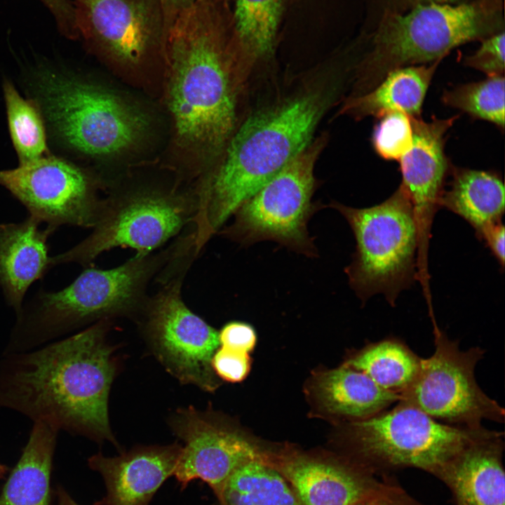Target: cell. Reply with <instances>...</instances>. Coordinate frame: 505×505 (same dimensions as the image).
<instances>
[{"mask_svg": "<svg viewBox=\"0 0 505 505\" xmlns=\"http://www.w3.org/2000/svg\"><path fill=\"white\" fill-rule=\"evenodd\" d=\"M481 34L480 14L470 4L429 2L405 14L389 15L356 73L354 95L371 90L396 69L441 60L452 48Z\"/></svg>", "mask_w": 505, "mask_h": 505, "instance_id": "obj_11", "label": "cell"}, {"mask_svg": "<svg viewBox=\"0 0 505 505\" xmlns=\"http://www.w3.org/2000/svg\"><path fill=\"white\" fill-rule=\"evenodd\" d=\"M352 505H410L406 497L396 487L381 485Z\"/></svg>", "mask_w": 505, "mask_h": 505, "instance_id": "obj_35", "label": "cell"}, {"mask_svg": "<svg viewBox=\"0 0 505 505\" xmlns=\"http://www.w3.org/2000/svg\"><path fill=\"white\" fill-rule=\"evenodd\" d=\"M217 501V505H303L283 476L260 460L238 467Z\"/></svg>", "mask_w": 505, "mask_h": 505, "instance_id": "obj_27", "label": "cell"}, {"mask_svg": "<svg viewBox=\"0 0 505 505\" xmlns=\"http://www.w3.org/2000/svg\"><path fill=\"white\" fill-rule=\"evenodd\" d=\"M263 452L262 462L283 476L303 505H352L382 480L349 457L330 458L291 450Z\"/></svg>", "mask_w": 505, "mask_h": 505, "instance_id": "obj_16", "label": "cell"}, {"mask_svg": "<svg viewBox=\"0 0 505 505\" xmlns=\"http://www.w3.org/2000/svg\"><path fill=\"white\" fill-rule=\"evenodd\" d=\"M35 100L57 139L80 153L103 156L139 140L145 117L115 95L75 76L52 69L36 72Z\"/></svg>", "mask_w": 505, "mask_h": 505, "instance_id": "obj_5", "label": "cell"}, {"mask_svg": "<svg viewBox=\"0 0 505 505\" xmlns=\"http://www.w3.org/2000/svg\"><path fill=\"white\" fill-rule=\"evenodd\" d=\"M504 32L484 39L477 51L465 58V65L485 73L487 76L504 75Z\"/></svg>", "mask_w": 505, "mask_h": 505, "instance_id": "obj_31", "label": "cell"}, {"mask_svg": "<svg viewBox=\"0 0 505 505\" xmlns=\"http://www.w3.org/2000/svg\"><path fill=\"white\" fill-rule=\"evenodd\" d=\"M227 2V0H225Z\"/></svg>", "mask_w": 505, "mask_h": 505, "instance_id": "obj_41", "label": "cell"}, {"mask_svg": "<svg viewBox=\"0 0 505 505\" xmlns=\"http://www.w3.org/2000/svg\"><path fill=\"white\" fill-rule=\"evenodd\" d=\"M59 430L34 422L0 494V505H50V474Z\"/></svg>", "mask_w": 505, "mask_h": 505, "instance_id": "obj_23", "label": "cell"}, {"mask_svg": "<svg viewBox=\"0 0 505 505\" xmlns=\"http://www.w3.org/2000/svg\"><path fill=\"white\" fill-rule=\"evenodd\" d=\"M503 436L492 430L436 473L450 490L454 505H505Z\"/></svg>", "mask_w": 505, "mask_h": 505, "instance_id": "obj_19", "label": "cell"}, {"mask_svg": "<svg viewBox=\"0 0 505 505\" xmlns=\"http://www.w3.org/2000/svg\"><path fill=\"white\" fill-rule=\"evenodd\" d=\"M340 86L337 79L313 81L257 110L236 128L222 162L196 191L192 224L198 249L311 142Z\"/></svg>", "mask_w": 505, "mask_h": 505, "instance_id": "obj_3", "label": "cell"}, {"mask_svg": "<svg viewBox=\"0 0 505 505\" xmlns=\"http://www.w3.org/2000/svg\"><path fill=\"white\" fill-rule=\"evenodd\" d=\"M57 496L58 505H79L61 486L57 489Z\"/></svg>", "mask_w": 505, "mask_h": 505, "instance_id": "obj_38", "label": "cell"}, {"mask_svg": "<svg viewBox=\"0 0 505 505\" xmlns=\"http://www.w3.org/2000/svg\"><path fill=\"white\" fill-rule=\"evenodd\" d=\"M221 346L243 353L252 351L257 342L254 328L245 322L231 321L218 332Z\"/></svg>", "mask_w": 505, "mask_h": 505, "instance_id": "obj_33", "label": "cell"}, {"mask_svg": "<svg viewBox=\"0 0 505 505\" xmlns=\"http://www.w3.org/2000/svg\"><path fill=\"white\" fill-rule=\"evenodd\" d=\"M0 186L47 227L93 228L102 200L86 172L66 159L47 154L0 170Z\"/></svg>", "mask_w": 505, "mask_h": 505, "instance_id": "obj_13", "label": "cell"}, {"mask_svg": "<svg viewBox=\"0 0 505 505\" xmlns=\"http://www.w3.org/2000/svg\"><path fill=\"white\" fill-rule=\"evenodd\" d=\"M225 0H196L176 17L164 46L169 108L179 139L208 156L236 130L238 94L250 74Z\"/></svg>", "mask_w": 505, "mask_h": 505, "instance_id": "obj_2", "label": "cell"}, {"mask_svg": "<svg viewBox=\"0 0 505 505\" xmlns=\"http://www.w3.org/2000/svg\"><path fill=\"white\" fill-rule=\"evenodd\" d=\"M452 174L439 207L464 219L480 238L485 231L501 222L504 213L503 180L494 173L468 168H453Z\"/></svg>", "mask_w": 505, "mask_h": 505, "instance_id": "obj_24", "label": "cell"}, {"mask_svg": "<svg viewBox=\"0 0 505 505\" xmlns=\"http://www.w3.org/2000/svg\"><path fill=\"white\" fill-rule=\"evenodd\" d=\"M326 142L325 134L311 141L248 198L217 234L242 246L271 241L307 257H318L308 223L325 206L312 198L317 187L314 166Z\"/></svg>", "mask_w": 505, "mask_h": 505, "instance_id": "obj_9", "label": "cell"}, {"mask_svg": "<svg viewBox=\"0 0 505 505\" xmlns=\"http://www.w3.org/2000/svg\"><path fill=\"white\" fill-rule=\"evenodd\" d=\"M458 116L433 118L429 121L411 116L413 140L410 149L399 160L400 186L410 199L419 230L418 260L426 262L432 220L439 207L449 173L445 136Z\"/></svg>", "mask_w": 505, "mask_h": 505, "instance_id": "obj_17", "label": "cell"}, {"mask_svg": "<svg viewBox=\"0 0 505 505\" xmlns=\"http://www.w3.org/2000/svg\"><path fill=\"white\" fill-rule=\"evenodd\" d=\"M429 2H437V3H446V2H451L454 0H427Z\"/></svg>", "mask_w": 505, "mask_h": 505, "instance_id": "obj_40", "label": "cell"}, {"mask_svg": "<svg viewBox=\"0 0 505 505\" xmlns=\"http://www.w3.org/2000/svg\"><path fill=\"white\" fill-rule=\"evenodd\" d=\"M196 0H161L168 30L176 17Z\"/></svg>", "mask_w": 505, "mask_h": 505, "instance_id": "obj_37", "label": "cell"}, {"mask_svg": "<svg viewBox=\"0 0 505 505\" xmlns=\"http://www.w3.org/2000/svg\"><path fill=\"white\" fill-rule=\"evenodd\" d=\"M440 61L391 71L371 90L346 98L339 112L358 120L370 116L378 119L394 112L420 116L426 93Z\"/></svg>", "mask_w": 505, "mask_h": 505, "instance_id": "obj_21", "label": "cell"}, {"mask_svg": "<svg viewBox=\"0 0 505 505\" xmlns=\"http://www.w3.org/2000/svg\"><path fill=\"white\" fill-rule=\"evenodd\" d=\"M233 35L239 53L250 70L274 51L283 0H234Z\"/></svg>", "mask_w": 505, "mask_h": 505, "instance_id": "obj_26", "label": "cell"}, {"mask_svg": "<svg viewBox=\"0 0 505 505\" xmlns=\"http://www.w3.org/2000/svg\"><path fill=\"white\" fill-rule=\"evenodd\" d=\"M53 14L61 34L69 39L80 38L74 3L69 0H40Z\"/></svg>", "mask_w": 505, "mask_h": 505, "instance_id": "obj_34", "label": "cell"}, {"mask_svg": "<svg viewBox=\"0 0 505 505\" xmlns=\"http://www.w3.org/2000/svg\"><path fill=\"white\" fill-rule=\"evenodd\" d=\"M505 82L504 75L487 76L483 81L462 84L445 90L443 102L467 113L473 118L504 128Z\"/></svg>", "mask_w": 505, "mask_h": 505, "instance_id": "obj_29", "label": "cell"}, {"mask_svg": "<svg viewBox=\"0 0 505 505\" xmlns=\"http://www.w3.org/2000/svg\"><path fill=\"white\" fill-rule=\"evenodd\" d=\"M197 255L175 252L154 278L158 290L149 295L135 320L157 359L180 382L206 391L217 386L212 367L220 346L218 332L184 303L182 289Z\"/></svg>", "mask_w": 505, "mask_h": 505, "instance_id": "obj_8", "label": "cell"}, {"mask_svg": "<svg viewBox=\"0 0 505 505\" xmlns=\"http://www.w3.org/2000/svg\"><path fill=\"white\" fill-rule=\"evenodd\" d=\"M504 226L501 222L485 231L480 237L502 268L504 266Z\"/></svg>", "mask_w": 505, "mask_h": 505, "instance_id": "obj_36", "label": "cell"}, {"mask_svg": "<svg viewBox=\"0 0 505 505\" xmlns=\"http://www.w3.org/2000/svg\"><path fill=\"white\" fill-rule=\"evenodd\" d=\"M178 238L166 248L136 254L111 269H86L67 286L40 290L16 316L6 348L33 349L70 331L101 320L136 318L151 281L175 253Z\"/></svg>", "mask_w": 505, "mask_h": 505, "instance_id": "obj_4", "label": "cell"}, {"mask_svg": "<svg viewBox=\"0 0 505 505\" xmlns=\"http://www.w3.org/2000/svg\"><path fill=\"white\" fill-rule=\"evenodd\" d=\"M76 20L87 46L119 63L163 61L168 27L161 0H75Z\"/></svg>", "mask_w": 505, "mask_h": 505, "instance_id": "obj_14", "label": "cell"}, {"mask_svg": "<svg viewBox=\"0 0 505 505\" xmlns=\"http://www.w3.org/2000/svg\"><path fill=\"white\" fill-rule=\"evenodd\" d=\"M196 213V192L143 187L115 194L102 200L90 234L50 257V266L75 263L87 267L103 252L119 247L136 254L154 252L192 224Z\"/></svg>", "mask_w": 505, "mask_h": 505, "instance_id": "obj_10", "label": "cell"}, {"mask_svg": "<svg viewBox=\"0 0 505 505\" xmlns=\"http://www.w3.org/2000/svg\"><path fill=\"white\" fill-rule=\"evenodd\" d=\"M170 426L184 443L173 474L181 490L199 479L218 499L238 467L250 460H262L263 452L255 444L192 406L179 409L171 417Z\"/></svg>", "mask_w": 505, "mask_h": 505, "instance_id": "obj_15", "label": "cell"}, {"mask_svg": "<svg viewBox=\"0 0 505 505\" xmlns=\"http://www.w3.org/2000/svg\"><path fill=\"white\" fill-rule=\"evenodd\" d=\"M27 215L0 224V289L17 316L29 288L51 269L48 239L55 231Z\"/></svg>", "mask_w": 505, "mask_h": 505, "instance_id": "obj_20", "label": "cell"}, {"mask_svg": "<svg viewBox=\"0 0 505 505\" xmlns=\"http://www.w3.org/2000/svg\"><path fill=\"white\" fill-rule=\"evenodd\" d=\"M397 403L346 425L349 458L375 474L416 468L435 476L465 447L492 431L445 424L408 403Z\"/></svg>", "mask_w": 505, "mask_h": 505, "instance_id": "obj_6", "label": "cell"}, {"mask_svg": "<svg viewBox=\"0 0 505 505\" xmlns=\"http://www.w3.org/2000/svg\"><path fill=\"white\" fill-rule=\"evenodd\" d=\"M422 358L403 340L390 337L368 344L344 365L361 371L382 389L400 396L415 380Z\"/></svg>", "mask_w": 505, "mask_h": 505, "instance_id": "obj_25", "label": "cell"}, {"mask_svg": "<svg viewBox=\"0 0 505 505\" xmlns=\"http://www.w3.org/2000/svg\"><path fill=\"white\" fill-rule=\"evenodd\" d=\"M312 389L324 410L349 421L375 415L400 398L399 394L382 389L363 372L344 364L316 375Z\"/></svg>", "mask_w": 505, "mask_h": 505, "instance_id": "obj_22", "label": "cell"}, {"mask_svg": "<svg viewBox=\"0 0 505 505\" xmlns=\"http://www.w3.org/2000/svg\"><path fill=\"white\" fill-rule=\"evenodd\" d=\"M8 470V468L6 465L0 463V479L4 477Z\"/></svg>", "mask_w": 505, "mask_h": 505, "instance_id": "obj_39", "label": "cell"}, {"mask_svg": "<svg viewBox=\"0 0 505 505\" xmlns=\"http://www.w3.org/2000/svg\"><path fill=\"white\" fill-rule=\"evenodd\" d=\"M433 354L422 358L419 372L399 400L450 425L477 428L483 419L504 422V409L479 386L475 368L485 354L480 347L461 350L433 325Z\"/></svg>", "mask_w": 505, "mask_h": 505, "instance_id": "obj_12", "label": "cell"}, {"mask_svg": "<svg viewBox=\"0 0 505 505\" xmlns=\"http://www.w3.org/2000/svg\"><path fill=\"white\" fill-rule=\"evenodd\" d=\"M182 446H137L119 456H91L89 467L102 476L106 494L95 505H149L153 497L173 476Z\"/></svg>", "mask_w": 505, "mask_h": 505, "instance_id": "obj_18", "label": "cell"}, {"mask_svg": "<svg viewBox=\"0 0 505 505\" xmlns=\"http://www.w3.org/2000/svg\"><path fill=\"white\" fill-rule=\"evenodd\" d=\"M111 320L0 360V407L59 431L119 445L110 428L108 399L116 372L106 342Z\"/></svg>", "mask_w": 505, "mask_h": 505, "instance_id": "obj_1", "label": "cell"}, {"mask_svg": "<svg viewBox=\"0 0 505 505\" xmlns=\"http://www.w3.org/2000/svg\"><path fill=\"white\" fill-rule=\"evenodd\" d=\"M371 142L375 152L385 160L399 161L412 145L411 116L400 112L378 118Z\"/></svg>", "mask_w": 505, "mask_h": 505, "instance_id": "obj_30", "label": "cell"}, {"mask_svg": "<svg viewBox=\"0 0 505 505\" xmlns=\"http://www.w3.org/2000/svg\"><path fill=\"white\" fill-rule=\"evenodd\" d=\"M8 130L20 163L48 154L45 122L36 102L24 98L13 84H3Z\"/></svg>", "mask_w": 505, "mask_h": 505, "instance_id": "obj_28", "label": "cell"}, {"mask_svg": "<svg viewBox=\"0 0 505 505\" xmlns=\"http://www.w3.org/2000/svg\"><path fill=\"white\" fill-rule=\"evenodd\" d=\"M349 223L356 240L352 261L344 271L364 302L382 293L392 306L416 276L419 230L415 210L400 185L386 200L365 208L331 201Z\"/></svg>", "mask_w": 505, "mask_h": 505, "instance_id": "obj_7", "label": "cell"}, {"mask_svg": "<svg viewBox=\"0 0 505 505\" xmlns=\"http://www.w3.org/2000/svg\"><path fill=\"white\" fill-rule=\"evenodd\" d=\"M250 365L251 360L248 353L222 346L217 349L212 359L215 373L229 382L243 381L250 372Z\"/></svg>", "mask_w": 505, "mask_h": 505, "instance_id": "obj_32", "label": "cell"}]
</instances>
